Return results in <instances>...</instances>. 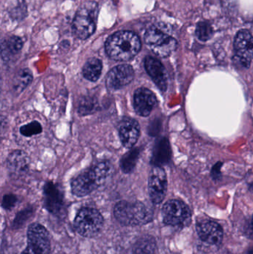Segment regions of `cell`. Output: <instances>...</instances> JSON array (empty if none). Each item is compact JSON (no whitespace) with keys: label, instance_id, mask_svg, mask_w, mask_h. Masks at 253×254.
<instances>
[{"label":"cell","instance_id":"obj_10","mask_svg":"<svg viewBox=\"0 0 253 254\" xmlns=\"http://www.w3.org/2000/svg\"><path fill=\"white\" fill-rule=\"evenodd\" d=\"M235 52L236 58L245 68L251 66L253 59V37L246 29L241 30L235 37Z\"/></svg>","mask_w":253,"mask_h":254},{"label":"cell","instance_id":"obj_4","mask_svg":"<svg viewBox=\"0 0 253 254\" xmlns=\"http://www.w3.org/2000/svg\"><path fill=\"white\" fill-rule=\"evenodd\" d=\"M99 14V6L95 1H86L77 9L73 19L72 31L80 40H86L95 33Z\"/></svg>","mask_w":253,"mask_h":254},{"label":"cell","instance_id":"obj_3","mask_svg":"<svg viewBox=\"0 0 253 254\" xmlns=\"http://www.w3.org/2000/svg\"><path fill=\"white\" fill-rule=\"evenodd\" d=\"M114 216L124 226H138L151 222L153 213L144 203L122 201L114 207Z\"/></svg>","mask_w":253,"mask_h":254},{"label":"cell","instance_id":"obj_24","mask_svg":"<svg viewBox=\"0 0 253 254\" xmlns=\"http://www.w3.org/2000/svg\"><path fill=\"white\" fill-rule=\"evenodd\" d=\"M156 243L152 237H143L138 240L133 249V254H154Z\"/></svg>","mask_w":253,"mask_h":254},{"label":"cell","instance_id":"obj_16","mask_svg":"<svg viewBox=\"0 0 253 254\" xmlns=\"http://www.w3.org/2000/svg\"><path fill=\"white\" fill-rule=\"evenodd\" d=\"M144 65L156 86L162 92H166L168 85L167 73L161 62L152 57H147L144 61Z\"/></svg>","mask_w":253,"mask_h":254},{"label":"cell","instance_id":"obj_27","mask_svg":"<svg viewBox=\"0 0 253 254\" xmlns=\"http://www.w3.org/2000/svg\"><path fill=\"white\" fill-rule=\"evenodd\" d=\"M19 131L25 137H31V136L40 134L43 131V127L38 122H32L21 127Z\"/></svg>","mask_w":253,"mask_h":254},{"label":"cell","instance_id":"obj_23","mask_svg":"<svg viewBox=\"0 0 253 254\" xmlns=\"http://www.w3.org/2000/svg\"><path fill=\"white\" fill-rule=\"evenodd\" d=\"M140 150L138 148L132 149V150L125 154L120 159V168L123 173H129L135 169L139 158Z\"/></svg>","mask_w":253,"mask_h":254},{"label":"cell","instance_id":"obj_9","mask_svg":"<svg viewBox=\"0 0 253 254\" xmlns=\"http://www.w3.org/2000/svg\"><path fill=\"white\" fill-rule=\"evenodd\" d=\"M149 193L154 204L163 201L167 191V178L166 172L161 167L154 166L149 176Z\"/></svg>","mask_w":253,"mask_h":254},{"label":"cell","instance_id":"obj_28","mask_svg":"<svg viewBox=\"0 0 253 254\" xmlns=\"http://www.w3.org/2000/svg\"><path fill=\"white\" fill-rule=\"evenodd\" d=\"M33 210L31 208L25 209V210L19 212L16 215V218H15L14 221H13V226L16 228L22 226L23 223H25L28 220V218L31 216Z\"/></svg>","mask_w":253,"mask_h":254},{"label":"cell","instance_id":"obj_1","mask_svg":"<svg viewBox=\"0 0 253 254\" xmlns=\"http://www.w3.org/2000/svg\"><path fill=\"white\" fill-rule=\"evenodd\" d=\"M105 52L112 60L128 61L135 58L141 49V42L135 33L130 31H117L105 42Z\"/></svg>","mask_w":253,"mask_h":254},{"label":"cell","instance_id":"obj_5","mask_svg":"<svg viewBox=\"0 0 253 254\" xmlns=\"http://www.w3.org/2000/svg\"><path fill=\"white\" fill-rule=\"evenodd\" d=\"M160 25H152L144 35V41L152 52L165 58L170 56L178 48V42Z\"/></svg>","mask_w":253,"mask_h":254},{"label":"cell","instance_id":"obj_17","mask_svg":"<svg viewBox=\"0 0 253 254\" xmlns=\"http://www.w3.org/2000/svg\"><path fill=\"white\" fill-rule=\"evenodd\" d=\"M118 131L123 146L132 149L139 138L140 125L138 122L135 119L126 118L119 125Z\"/></svg>","mask_w":253,"mask_h":254},{"label":"cell","instance_id":"obj_19","mask_svg":"<svg viewBox=\"0 0 253 254\" xmlns=\"http://www.w3.org/2000/svg\"><path fill=\"white\" fill-rule=\"evenodd\" d=\"M23 46V42L20 37L12 36L1 43V55L5 62L11 61L16 55L20 52Z\"/></svg>","mask_w":253,"mask_h":254},{"label":"cell","instance_id":"obj_21","mask_svg":"<svg viewBox=\"0 0 253 254\" xmlns=\"http://www.w3.org/2000/svg\"><path fill=\"white\" fill-rule=\"evenodd\" d=\"M102 69V64L101 60L95 58H90L83 66V77L89 81H97L101 77Z\"/></svg>","mask_w":253,"mask_h":254},{"label":"cell","instance_id":"obj_22","mask_svg":"<svg viewBox=\"0 0 253 254\" xmlns=\"http://www.w3.org/2000/svg\"><path fill=\"white\" fill-rule=\"evenodd\" d=\"M33 80V75L31 71L28 68H24L20 70L19 72L16 73L15 77H13V82H12V88L13 91L19 95L22 93L30 84Z\"/></svg>","mask_w":253,"mask_h":254},{"label":"cell","instance_id":"obj_2","mask_svg":"<svg viewBox=\"0 0 253 254\" xmlns=\"http://www.w3.org/2000/svg\"><path fill=\"white\" fill-rule=\"evenodd\" d=\"M112 172L111 163H98L72 181L71 192L77 197L86 196L101 187L112 174Z\"/></svg>","mask_w":253,"mask_h":254},{"label":"cell","instance_id":"obj_26","mask_svg":"<svg viewBox=\"0 0 253 254\" xmlns=\"http://www.w3.org/2000/svg\"><path fill=\"white\" fill-rule=\"evenodd\" d=\"M196 36L202 41H207L213 34V30L209 22H200L196 27Z\"/></svg>","mask_w":253,"mask_h":254},{"label":"cell","instance_id":"obj_14","mask_svg":"<svg viewBox=\"0 0 253 254\" xmlns=\"http://www.w3.org/2000/svg\"><path fill=\"white\" fill-rule=\"evenodd\" d=\"M6 165L9 174L12 178L22 177L29 170V156L24 151H13L7 157Z\"/></svg>","mask_w":253,"mask_h":254},{"label":"cell","instance_id":"obj_20","mask_svg":"<svg viewBox=\"0 0 253 254\" xmlns=\"http://www.w3.org/2000/svg\"><path fill=\"white\" fill-rule=\"evenodd\" d=\"M5 8L9 16L14 20H22L28 13L25 0H6Z\"/></svg>","mask_w":253,"mask_h":254},{"label":"cell","instance_id":"obj_18","mask_svg":"<svg viewBox=\"0 0 253 254\" xmlns=\"http://www.w3.org/2000/svg\"><path fill=\"white\" fill-rule=\"evenodd\" d=\"M171 158V148L169 140L162 137L156 141L153 149L151 162L154 166L160 167L167 164Z\"/></svg>","mask_w":253,"mask_h":254},{"label":"cell","instance_id":"obj_29","mask_svg":"<svg viewBox=\"0 0 253 254\" xmlns=\"http://www.w3.org/2000/svg\"><path fill=\"white\" fill-rule=\"evenodd\" d=\"M16 202H17V198L14 195L7 194L3 197L1 206L4 210H8L13 208L16 205Z\"/></svg>","mask_w":253,"mask_h":254},{"label":"cell","instance_id":"obj_11","mask_svg":"<svg viewBox=\"0 0 253 254\" xmlns=\"http://www.w3.org/2000/svg\"><path fill=\"white\" fill-rule=\"evenodd\" d=\"M135 77L132 65L122 64L113 68L107 74L106 86L110 90H117L129 85Z\"/></svg>","mask_w":253,"mask_h":254},{"label":"cell","instance_id":"obj_7","mask_svg":"<svg viewBox=\"0 0 253 254\" xmlns=\"http://www.w3.org/2000/svg\"><path fill=\"white\" fill-rule=\"evenodd\" d=\"M27 246L21 254H50L51 242L49 234L43 225L34 223L28 227Z\"/></svg>","mask_w":253,"mask_h":254},{"label":"cell","instance_id":"obj_15","mask_svg":"<svg viewBox=\"0 0 253 254\" xmlns=\"http://www.w3.org/2000/svg\"><path fill=\"white\" fill-rule=\"evenodd\" d=\"M45 207L53 214L60 212L63 206L64 196L58 185L53 182H47L43 188Z\"/></svg>","mask_w":253,"mask_h":254},{"label":"cell","instance_id":"obj_25","mask_svg":"<svg viewBox=\"0 0 253 254\" xmlns=\"http://www.w3.org/2000/svg\"><path fill=\"white\" fill-rule=\"evenodd\" d=\"M99 108V104L96 98L87 96L82 98L79 103L78 113L83 116L93 114Z\"/></svg>","mask_w":253,"mask_h":254},{"label":"cell","instance_id":"obj_13","mask_svg":"<svg viewBox=\"0 0 253 254\" xmlns=\"http://www.w3.org/2000/svg\"><path fill=\"white\" fill-rule=\"evenodd\" d=\"M198 234L202 241L208 244L218 246L223 240V229L219 224L213 221L205 220L196 226Z\"/></svg>","mask_w":253,"mask_h":254},{"label":"cell","instance_id":"obj_30","mask_svg":"<svg viewBox=\"0 0 253 254\" xmlns=\"http://www.w3.org/2000/svg\"><path fill=\"white\" fill-rule=\"evenodd\" d=\"M252 230L253 231V218H252Z\"/></svg>","mask_w":253,"mask_h":254},{"label":"cell","instance_id":"obj_6","mask_svg":"<svg viewBox=\"0 0 253 254\" xmlns=\"http://www.w3.org/2000/svg\"><path fill=\"white\" fill-rule=\"evenodd\" d=\"M104 219L97 209L83 207L79 210L74 219L77 232L82 237L92 238L98 235L103 226Z\"/></svg>","mask_w":253,"mask_h":254},{"label":"cell","instance_id":"obj_12","mask_svg":"<svg viewBox=\"0 0 253 254\" xmlns=\"http://www.w3.org/2000/svg\"><path fill=\"white\" fill-rule=\"evenodd\" d=\"M155 95L147 88H139L134 95V107L138 116L147 117L157 105Z\"/></svg>","mask_w":253,"mask_h":254},{"label":"cell","instance_id":"obj_8","mask_svg":"<svg viewBox=\"0 0 253 254\" xmlns=\"http://www.w3.org/2000/svg\"><path fill=\"white\" fill-rule=\"evenodd\" d=\"M163 221L166 225L181 226L187 225L191 219V211L188 206L179 200H169L162 208Z\"/></svg>","mask_w":253,"mask_h":254}]
</instances>
